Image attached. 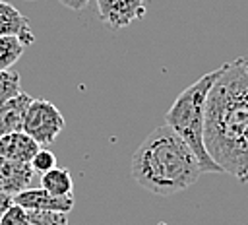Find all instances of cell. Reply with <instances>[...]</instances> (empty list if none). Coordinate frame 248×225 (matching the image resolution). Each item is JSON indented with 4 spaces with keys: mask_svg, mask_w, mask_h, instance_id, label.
Wrapping results in <instances>:
<instances>
[{
    "mask_svg": "<svg viewBox=\"0 0 248 225\" xmlns=\"http://www.w3.org/2000/svg\"><path fill=\"white\" fill-rule=\"evenodd\" d=\"M203 140L213 161L248 182V58L223 64L205 103Z\"/></svg>",
    "mask_w": 248,
    "mask_h": 225,
    "instance_id": "6da1fadb",
    "label": "cell"
},
{
    "mask_svg": "<svg viewBox=\"0 0 248 225\" xmlns=\"http://www.w3.org/2000/svg\"><path fill=\"white\" fill-rule=\"evenodd\" d=\"M130 171L141 188L157 196L178 194L203 175L194 149L169 124L143 138L132 155Z\"/></svg>",
    "mask_w": 248,
    "mask_h": 225,
    "instance_id": "7a4b0ae2",
    "label": "cell"
},
{
    "mask_svg": "<svg viewBox=\"0 0 248 225\" xmlns=\"http://www.w3.org/2000/svg\"><path fill=\"white\" fill-rule=\"evenodd\" d=\"M223 72V66L203 74L192 85H188L170 105L165 114V124H169L198 155L203 173H223V169L213 161L205 147L203 130H205V103L209 89L217 76Z\"/></svg>",
    "mask_w": 248,
    "mask_h": 225,
    "instance_id": "3957f363",
    "label": "cell"
},
{
    "mask_svg": "<svg viewBox=\"0 0 248 225\" xmlns=\"http://www.w3.org/2000/svg\"><path fill=\"white\" fill-rule=\"evenodd\" d=\"M64 116L48 99H31L25 118L23 132H27L39 145H50L64 130Z\"/></svg>",
    "mask_w": 248,
    "mask_h": 225,
    "instance_id": "277c9868",
    "label": "cell"
},
{
    "mask_svg": "<svg viewBox=\"0 0 248 225\" xmlns=\"http://www.w3.org/2000/svg\"><path fill=\"white\" fill-rule=\"evenodd\" d=\"M99 17L110 29H122L145 16L143 0H95Z\"/></svg>",
    "mask_w": 248,
    "mask_h": 225,
    "instance_id": "5b68a950",
    "label": "cell"
},
{
    "mask_svg": "<svg viewBox=\"0 0 248 225\" xmlns=\"http://www.w3.org/2000/svg\"><path fill=\"white\" fill-rule=\"evenodd\" d=\"M14 202L23 206L25 209H41V211H62L68 213L74 208V196H54L43 186L25 188L14 194Z\"/></svg>",
    "mask_w": 248,
    "mask_h": 225,
    "instance_id": "8992f818",
    "label": "cell"
},
{
    "mask_svg": "<svg viewBox=\"0 0 248 225\" xmlns=\"http://www.w3.org/2000/svg\"><path fill=\"white\" fill-rule=\"evenodd\" d=\"M35 175L37 173L31 169V163L14 161L0 155V190L2 192L17 194L25 188H31Z\"/></svg>",
    "mask_w": 248,
    "mask_h": 225,
    "instance_id": "52a82bcc",
    "label": "cell"
},
{
    "mask_svg": "<svg viewBox=\"0 0 248 225\" xmlns=\"http://www.w3.org/2000/svg\"><path fill=\"white\" fill-rule=\"evenodd\" d=\"M0 35H14L25 47L33 45V41H35L29 19L16 6H12L6 0H0Z\"/></svg>",
    "mask_w": 248,
    "mask_h": 225,
    "instance_id": "ba28073f",
    "label": "cell"
},
{
    "mask_svg": "<svg viewBox=\"0 0 248 225\" xmlns=\"http://www.w3.org/2000/svg\"><path fill=\"white\" fill-rule=\"evenodd\" d=\"M39 147L41 145L23 130L10 132L0 138V155L14 159V161L29 163L33 159V155L39 151Z\"/></svg>",
    "mask_w": 248,
    "mask_h": 225,
    "instance_id": "9c48e42d",
    "label": "cell"
},
{
    "mask_svg": "<svg viewBox=\"0 0 248 225\" xmlns=\"http://www.w3.org/2000/svg\"><path fill=\"white\" fill-rule=\"evenodd\" d=\"M29 103H31V97L19 91L12 99H8L4 105H0V138L10 132L23 130V118Z\"/></svg>",
    "mask_w": 248,
    "mask_h": 225,
    "instance_id": "30bf717a",
    "label": "cell"
},
{
    "mask_svg": "<svg viewBox=\"0 0 248 225\" xmlns=\"http://www.w3.org/2000/svg\"><path fill=\"white\" fill-rule=\"evenodd\" d=\"M41 186L54 196H74V180L66 167H52L41 175Z\"/></svg>",
    "mask_w": 248,
    "mask_h": 225,
    "instance_id": "8fae6325",
    "label": "cell"
},
{
    "mask_svg": "<svg viewBox=\"0 0 248 225\" xmlns=\"http://www.w3.org/2000/svg\"><path fill=\"white\" fill-rule=\"evenodd\" d=\"M25 45L14 35H0V70H10L23 54Z\"/></svg>",
    "mask_w": 248,
    "mask_h": 225,
    "instance_id": "7c38bea8",
    "label": "cell"
},
{
    "mask_svg": "<svg viewBox=\"0 0 248 225\" xmlns=\"http://www.w3.org/2000/svg\"><path fill=\"white\" fill-rule=\"evenodd\" d=\"M21 91V78L14 70H0V105Z\"/></svg>",
    "mask_w": 248,
    "mask_h": 225,
    "instance_id": "4fadbf2b",
    "label": "cell"
},
{
    "mask_svg": "<svg viewBox=\"0 0 248 225\" xmlns=\"http://www.w3.org/2000/svg\"><path fill=\"white\" fill-rule=\"evenodd\" d=\"M25 225H70L66 213L62 211H41V209H27Z\"/></svg>",
    "mask_w": 248,
    "mask_h": 225,
    "instance_id": "5bb4252c",
    "label": "cell"
},
{
    "mask_svg": "<svg viewBox=\"0 0 248 225\" xmlns=\"http://www.w3.org/2000/svg\"><path fill=\"white\" fill-rule=\"evenodd\" d=\"M29 163L37 175H43V173L50 171L52 167H56V155L46 147H39V151L33 155V159Z\"/></svg>",
    "mask_w": 248,
    "mask_h": 225,
    "instance_id": "9a60e30c",
    "label": "cell"
},
{
    "mask_svg": "<svg viewBox=\"0 0 248 225\" xmlns=\"http://www.w3.org/2000/svg\"><path fill=\"white\" fill-rule=\"evenodd\" d=\"M25 219H27V209L14 202L0 217V225H25Z\"/></svg>",
    "mask_w": 248,
    "mask_h": 225,
    "instance_id": "2e32d148",
    "label": "cell"
},
{
    "mask_svg": "<svg viewBox=\"0 0 248 225\" xmlns=\"http://www.w3.org/2000/svg\"><path fill=\"white\" fill-rule=\"evenodd\" d=\"M12 204H14V194H10V192H2V190H0V217L4 215V211H6Z\"/></svg>",
    "mask_w": 248,
    "mask_h": 225,
    "instance_id": "e0dca14e",
    "label": "cell"
},
{
    "mask_svg": "<svg viewBox=\"0 0 248 225\" xmlns=\"http://www.w3.org/2000/svg\"><path fill=\"white\" fill-rule=\"evenodd\" d=\"M62 6H66V8H70V10H83L91 0H58Z\"/></svg>",
    "mask_w": 248,
    "mask_h": 225,
    "instance_id": "ac0fdd59",
    "label": "cell"
},
{
    "mask_svg": "<svg viewBox=\"0 0 248 225\" xmlns=\"http://www.w3.org/2000/svg\"><path fill=\"white\" fill-rule=\"evenodd\" d=\"M29 2H31V0H29Z\"/></svg>",
    "mask_w": 248,
    "mask_h": 225,
    "instance_id": "d6986e66",
    "label": "cell"
}]
</instances>
